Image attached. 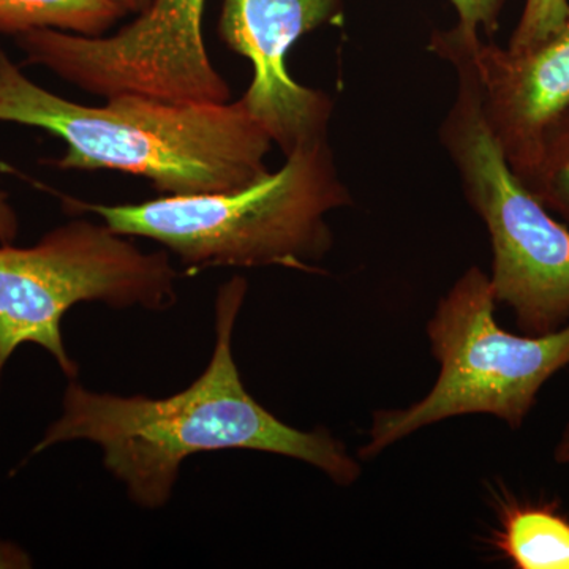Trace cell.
Masks as SVG:
<instances>
[{"label": "cell", "instance_id": "e0dca14e", "mask_svg": "<svg viewBox=\"0 0 569 569\" xmlns=\"http://www.w3.org/2000/svg\"><path fill=\"white\" fill-rule=\"evenodd\" d=\"M116 6L121 7L127 13L140 14L151 6L152 0H112Z\"/></svg>", "mask_w": 569, "mask_h": 569}, {"label": "cell", "instance_id": "2e32d148", "mask_svg": "<svg viewBox=\"0 0 569 569\" xmlns=\"http://www.w3.org/2000/svg\"><path fill=\"white\" fill-rule=\"evenodd\" d=\"M553 459L559 466L569 470V422L565 426L563 432L560 433L556 449H553Z\"/></svg>", "mask_w": 569, "mask_h": 569}, {"label": "cell", "instance_id": "8fae6325", "mask_svg": "<svg viewBox=\"0 0 569 569\" xmlns=\"http://www.w3.org/2000/svg\"><path fill=\"white\" fill-rule=\"evenodd\" d=\"M122 17L112 0H0V32L13 37L33 29L102 37Z\"/></svg>", "mask_w": 569, "mask_h": 569}, {"label": "cell", "instance_id": "30bf717a", "mask_svg": "<svg viewBox=\"0 0 569 569\" xmlns=\"http://www.w3.org/2000/svg\"><path fill=\"white\" fill-rule=\"evenodd\" d=\"M496 546L518 569H569V519L550 505H505Z\"/></svg>", "mask_w": 569, "mask_h": 569}, {"label": "cell", "instance_id": "7c38bea8", "mask_svg": "<svg viewBox=\"0 0 569 569\" xmlns=\"http://www.w3.org/2000/svg\"><path fill=\"white\" fill-rule=\"evenodd\" d=\"M522 183L548 211L569 222V108L549 127L537 168Z\"/></svg>", "mask_w": 569, "mask_h": 569}, {"label": "cell", "instance_id": "ba28073f", "mask_svg": "<svg viewBox=\"0 0 569 569\" xmlns=\"http://www.w3.org/2000/svg\"><path fill=\"white\" fill-rule=\"evenodd\" d=\"M346 0H223L219 33L231 51L249 59L253 77L241 97L284 156L301 142L328 138L332 100L299 84L287 69L296 41L340 20Z\"/></svg>", "mask_w": 569, "mask_h": 569}, {"label": "cell", "instance_id": "9c48e42d", "mask_svg": "<svg viewBox=\"0 0 569 569\" xmlns=\"http://www.w3.org/2000/svg\"><path fill=\"white\" fill-rule=\"evenodd\" d=\"M477 78L490 133L512 173L526 182L550 126L569 108V18L537 47L512 51L455 26Z\"/></svg>", "mask_w": 569, "mask_h": 569}, {"label": "cell", "instance_id": "5bb4252c", "mask_svg": "<svg viewBox=\"0 0 569 569\" xmlns=\"http://www.w3.org/2000/svg\"><path fill=\"white\" fill-rule=\"evenodd\" d=\"M459 14V28L468 32L492 36L507 0H451Z\"/></svg>", "mask_w": 569, "mask_h": 569}, {"label": "cell", "instance_id": "6da1fadb", "mask_svg": "<svg viewBox=\"0 0 569 569\" xmlns=\"http://www.w3.org/2000/svg\"><path fill=\"white\" fill-rule=\"evenodd\" d=\"M247 295L244 277L220 287L216 346L208 367L189 388L159 397L118 396L70 380L62 415L32 455L66 441L86 440L103 451V466L138 507L168 503L183 460L198 452L247 449L309 463L339 488H351L362 466L325 427L302 430L283 422L247 391L233 356V331Z\"/></svg>", "mask_w": 569, "mask_h": 569}, {"label": "cell", "instance_id": "52a82bcc", "mask_svg": "<svg viewBox=\"0 0 569 569\" xmlns=\"http://www.w3.org/2000/svg\"><path fill=\"white\" fill-rule=\"evenodd\" d=\"M206 0H152L111 37L33 29L13 39L26 63L51 70L93 96L142 93L178 103H228L203 36Z\"/></svg>", "mask_w": 569, "mask_h": 569}, {"label": "cell", "instance_id": "9a60e30c", "mask_svg": "<svg viewBox=\"0 0 569 569\" xmlns=\"http://www.w3.org/2000/svg\"><path fill=\"white\" fill-rule=\"evenodd\" d=\"M18 230H20V223H18L17 212L10 204L7 193L0 190V244H13Z\"/></svg>", "mask_w": 569, "mask_h": 569}, {"label": "cell", "instance_id": "8992f818", "mask_svg": "<svg viewBox=\"0 0 569 569\" xmlns=\"http://www.w3.org/2000/svg\"><path fill=\"white\" fill-rule=\"evenodd\" d=\"M178 272L163 250L142 252L107 223L78 219L32 247L0 246V380L24 343L47 350L66 377H78L62 321L80 302L164 312L178 301Z\"/></svg>", "mask_w": 569, "mask_h": 569}, {"label": "cell", "instance_id": "7a4b0ae2", "mask_svg": "<svg viewBox=\"0 0 569 569\" xmlns=\"http://www.w3.org/2000/svg\"><path fill=\"white\" fill-rule=\"evenodd\" d=\"M0 121L66 142L61 170H112L148 179L163 197L244 189L271 173L272 140L241 100L178 103L118 93L89 107L29 80L0 48Z\"/></svg>", "mask_w": 569, "mask_h": 569}, {"label": "cell", "instance_id": "3957f363", "mask_svg": "<svg viewBox=\"0 0 569 569\" xmlns=\"http://www.w3.org/2000/svg\"><path fill=\"white\" fill-rule=\"evenodd\" d=\"M277 173L223 193L97 204L62 197L70 213H93L112 231L151 239L190 271L280 268L320 272L335 244L328 216L351 204L328 138L301 142Z\"/></svg>", "mask_w": 569, "mask_h": 569}, {"label": "cell", "instance_id": "277c9868", "mask_svg": "<svg viewBox=\"0 0 569 569\" xmlns=\"http://www.w3.org/2000/svg\"><path fill=\"white\" fill-rule=\"evenodd\" d=\"M429 50L458 73V92L441 122L440 141L468 204L488 228L493 298L511 309L523 335L557 331L569 323V230L509 168L486 123L473 67L458 32H433Z\"/></svg>", "mask_w": 569, "mask_h": 569}, {"label": "cell", "instance_id": "4fadbf2b", "mask_svg": "<svg viewBox=\"0 0 569 569\" xmlns=\"http://www.w3.org/2000/svg\"><path fill=\"white\" fill-rule=\"evenodd\" d=\"M568 18L569 0H526L518 26L509 39V50H529L549 40L563 28Z\"/></svg>", "mask_w": 569, "mask_h": 569}, {"label": "cell", "instance_id": "5b68a950", "mask_svg": "<svg viewBox=\"0 0 569 569\" xmlns=\"http://www.w3.org/2000/svg\"><path fill=\"white\" fill-rule=\"evenodd\" d=\"M489 274L471 266L437 302L426 325L438 365L433 387L417 402L373 411L361 460L426 427L468 415H488L518 430L539 391L569 367V323L549 335H512L498 325Z\"/></svg>", "mask_w": 569, "mask_h": 569}]
</instances>
